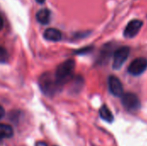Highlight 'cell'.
I'll list each match as a JSON object with an SVG mask.
<instances>
[{
    "label": "cell",
    "mask_w": 147,
    "mask_h": 146,
    "mask_svg": "<svg viewBox=\"0 0 147 146\" xmlns=\"http://www.w3.org/2000/svg\"><path fill=\"white\" fill-rule=\"evenodd\" d=\"M35 146H47V143L43 142V141H39L35 144Z\"/></svg>",
    "instance_id": "cell-15"
},
{
    "label": "cell",
    "mask_w": 147,
    "mask_h": 146,
    "mask_svg": "<svg viewBox=\"0 0 147 146\" xmlns=\"http://www.w3.org/2000/svg\"><path fill=\"white\" fill-rule=\"evenodd\" d=\"M5 114V112H4V109L2 106H0V120L3 119V117L4 116Z\"/></svg>",
    "instance_id": "cell-14"
},
{
    "label": "cell",
    "mask_w": 147,
    "mask_h": 146,
    "mask_svg": "<svg viewBox=\"0 0 147 146\" xmlns=\"http://www.w3.org/2000/svg\"><path fill=\"white\" fill-rule=\"evenodd\" d=\"M109 55H110V47L109 45H106L105 47L102 50V52H101V55H100V62H103V61H106L109 59Z\"/></svg>",
    "instance_id": "cell-12"
},
{
    "label": "cell",
    "mask_w": 147,
    "mask_h": 146,
    "mask_svg": "<svg viewBox=\"0 0 147 146\" xmlns=\"http://www.w3.org/2000/svg\"><path fill=\"white\" fill-rule=\"evenodd\" d=\"M142 24H143V22L138 19L130 21L124 29V33H123L124 36L126 38H129V39L134 38L140 32V30L142 27Z\"/></svg>",
    "instance_id": "cell-7"
},
{
    "label": "cell",
    "mask_w": 147,
    "mask_h": 146,
    "mask_svg": "<svg viewBox=\"0 0 147 146\" xmlns=\"http://www.w3.org/2000/svg\"><path fill=\"white\" fill-rule=\"evenodd\" d=\"M3 18L0 15V30L3 28Z\"/></svg>",
    "instance_id": "cell-16"
},
{
    "label": "cell",
    "mask_w": 147,
    "mask_h": 146,
    "mask_svg": "<svg viewBox=\"0 0 147 146\" xmlns=\"http://www.w3.org/2000/svg\"><path fill=\"white\" fill-rule=\"evenodd\" d=\"M0 143H1V139H0Z\"/></svg>",
    "instance_id": "cell-18"
},
{
    "label": "cell",
    "mask_w": 147,
    "mask_h": 146,
    "mask_svg": "<svg viewBox=\"0 0 147 146\" xmlns=\"http://www.w3.org/2000/svg\"><path fill=\"white\" fill-rule=\"evenodd\" d=\"M147 69V59L146 58H137L128 65L127 71L132 76L137 77L143 74Z\"/></svg>",
    "instance_id": "cell-5"
},
{
    "label": "cell",
    "mask_w": 147,
    "mask_h": 146,
    "mask_svg": "<svg viewBox=\"0 0 147 146\" xmlns=\"http://www.w3.org/2000/svg\"><path fill=\"white\" fill-rule=\"evenodd\" d=\"M121 102L126 110L129 112L137 111L140 108L139 97L134 93H125L121 96Z\"/></svg>",
    "instance_id": "cell-4"
},
{
    "label": "cell",
    "mask_w": 147,
    "mask_h": 146,
    "mask_svg": "<svg viewBox=\"0 0 147 146\" xmlns=\"http://www.w3.org/2000/svg\"><path fill=\"white\" fill-rule=\"evenodd\" d=\"M8 52L6 49L3 46H0V64L6 63L8 61Z\"/></svg>",
    "instance_id": "cell-13"
},
{
    "label": "cell",
    "mask_w": 147,
    "mask_h": 146,
    "mask_svg": "<svg viewBox=\"0 0 147 146\" xmlns=\"http://www.w3.org/2000/svg\"><path fill=\"white\" fill-rule=\"evenodd\" d=\"M40 86L41 90L47 96H53L60 87L51 73H45L40 77Z\"/></svg>",
    "instance_id": "cell-2"
},
{
    "label": "cell",
    "mask_w": 147,
    "mask_h": 146,
    "mask_svg": "<svg viewBox=\"0 0 147 146\" xmlns=\"http://www.w3.org/2000/svg\"><path fill=\"white\" fill-rule=\"evenodd\" d=\"M50 18H51V12L47 9H41L36 13V19L42 25L48 24L50 22Z\"/></svg>",
    "instance_id": "cell-9"
},
{
    "label": "cell",
    "mask_w": 147,
    "mask_h": 146,
    "mask_svg": "<svg viewBox=\"0 0 147 146\" xmlns=\"http://www.w3.org/2000/svg\"><path fill=\"white\" fill-rule=\"evenodd\" d=\"M39 3H43L45 2V0H36Z\"/></svg>",
    "instance_id": "cell-17"
},
{
    "label": "cell",
    "mask_w": 147,
    "mask_h": 146,
    "mask_svg": "<svg viewBox=\"0 0 147 146\" xmlns=\"http://www.w3.org/2000/svg\"><path fill=\"white\" fill-rule=\"evenodd\" d=\"M44 38L50 41H59L62 39V34L59 30L50 28L44 32Z\"/></svg>",
    "instance_id": "cell-8"
},
{
    "label": "cell",
    "mask_w": 147,
    "mask_h": 146,
    "mask_svg": "<svg viewBox=\"0 0 147 146\" xmlns=\"http://www.w3.org/2000/svg\"><path fill=\"white\" fill-rule=\"evenodd\" d=\"M99 114H100L101 118H102L103 120H105V121H107V122H109V123H112L113 120H114V115H113L112 112H111L110 109H109L107 106H105V105H103V106L100 108Z\"/></svg>",
    "instance_id": "cell-10"
},
{
    "label": "cell",
    "mask_w": 147,
    "mask_h": 146,
    "mask_svg": "<svg viewBox=\"0 0 147 146\" xmlns=\"http://www.w3.org/2000/svg\"><path fill=\"white\" fill-rule=\"evenodd\" d=\"M14 131L13 128L6 124L0 123V139H9L13 136Z\"/></svg>",
    "instance_id": "cell-11"
},
{
    "label": "cell",
    "mask_w": 147,
    "mask_h": 146,
    "mask_svg": "<svg viewBox=\"0 0 147 146\" xmlns=\"http://www.w3.org/2000/svg\"><path fill=\"white\" fill-rule=\"evenodd\" d=\"M75 70V61L68 59L61 63L56 69L54 77L59 86L67 83L72 77Z\"/></svg>",
    "instance_id": "cell-1"
},
{
    "label": "cell",
    "mask_w": 147,
    "mask_h": 146,
    "mask_svg": "<svg viewBox=\"0 0 147 146\" xmlns=\"http://www.w3.org/2000/svg\"><path fill=\"white\" fill-rule=\"evenodd\" d=\"M108 86H109V89L110 93L116 97H121L122 95L124 94L123 85L121 80L115 76H110L109 77Z\"/></svg>",
    "instance_id": "cell-6"
},
{
    "label": "cell",
    "mask_w": 147,
    "mask_h": 146,
    "mask_svg": "<svg viewBox=\"0 0 147 146\" xmlns=\"http://www.w3.org/2000/svg\"><path fill=\"white\" fill-rule=\"evenodd\" d=\"M130 49L127 46H121L116 49L113 55V68L115 70L121 69L128 59Z\"/></svg>",
    "instance_id": "cell-3"
}]
</instances>
